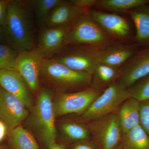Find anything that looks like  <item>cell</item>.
I'll return each mask as SVG.
<instances>
[{
    "label": "cell",
    "instance_id": "36",
    "mask_svg": "<svg viewBox=\"0 0 149 149\" xmlns=\"http://www.w3.org/2000/svg\"><path fill=\"white\" fill-rule=\"evenodd\" d=\"M148 6L149 7V4H148Z\"/></svg>",
    "mask_w": 149,
    "mask_h": 149
},
{
    "label": "cell",
    "instance_id": "35",
    "mask_svg": "<svg viewBox=\"0 0 149 149\" xmlns=\"http://www.w3.org/2000/svg\"><path fill=\"white\" fill-rule=\"evenodd\" d=\"M0 149H5L3 147L0 146Z\"/></svg>",
    "mask_w": 149,
    "mask_h": 149
},
{
    "label": "cell",
    "instance_id": "4",
    "mask_svg": "<svg viewBox=\"0 0 149 149\" xmlns=\"http://www.w3.org/2000/svg\"><path fill=\"white\" fill-rule=\"evenodd\" d=\"M89 14L84 13L70 27L66 39L67 46L100 47L113 41Z\"/></svg>",
    "mask_w": 149,
    "mask_h": 149
},
{
    "label": "cell",
    "instance_id": "14",
    "mask_svg": "<svg viewBox=\"0 0 149 149\" xmlns=\"http://www.w3.org/2000/svg\"><path fill=\"white\" fill-rule=\"evenodd\" d=\"M97 47L100 63L118 68H122L136 52L133 46L113 41Z\"/></svg>",
    "mask_w": 149,
    "mask_h": 149
},
{
    "label": "cell",
    "instance_id": "32",
    "mask_svg": "<svg viewBox=\"0 0 149 149\" xmlns=\"http://www.w3.org/2000/svg\"><path fill=\"white\" fill-rule=\"evenodd\" d=\"M4 42H7L5 33L4 30L2 27L0 26V43H4Z\"/></svg>",
    "mask_w": 149,
    "mask_h": 149
},
{
    "label": "cell",
    "instance_id": "18",
    "mask_svg": "<svg viewBox=\"0 0 149 149\" xmlns=\"http://www.w3.org/2000/svg\"><path fill=\"white\" fill-rule=\"evenodd\" d=\"M140 102L129 98L120 105L117 113L122 133L140 125Z\"/></svg>",
    "mask_w": 149,
    "mask_h": 149
},
{
    "label": "cell",
    "instance_id": "2",
    "mask_svg": "<svg viewBox=\"0 0 149 149\" xmlns=\"http://www.w3.org/2000/svg\"><path fill=\"white\" fill-rule=\"evenodd\" d=\"M40 77L63 91L91 88L92 75L70 69L52 58H45Z\"/></svg>",
    "mask_w": 149,
    "mask_h": 149
},
{
    "label": "cell",
    "instance_id": "3",
    "mask_svg": "<svg viewBox=\"0 0 149 149\" xmlns=\"http://www.w3.org/2000/svg\"><path fill=\"white\" fill-rule=\"evenodd\" d=\"M52 93L48 89H43L38 95L32 113L29 117V122L49 148L56 143L57 133Z\"/></svg>",
    "mask_w": 149,
    "mask_h": 149
},
{
    "label": "cell",
    "instance_id": "30",
    "mask_svg": "<svg viewBox=\"0 0 149 149\" xmlns=\"http://www.w3.org/2000/svg\"><path fill=\"white\" fill-rule=\"evenodd\" d=\"M72 149H99L93 143L85 142V141H80L74 144Z\"/></svg>",
    "mask_w": 149,
    "mask_h": 149
},
{
    "label": "cell",
    "instance_id": "13",
    "mask_svg": "<svg viewBox=\"0 0 149 149\" xmlns=\"http://www.w3.org/2000/svg\"><path fill=\"white\" fill-rule=\"evenodd\" d=\"M88 13L113 39L123 41L129 38L131 33L130 25L123 17L93 9Z\"/></svg>",
    "mask_w": 149,
    "mask_h": 149
},
{
    "label": "cell",
    "instance_id": "15",
    "mask_svg": "<svg viewBox=\"0 0 149 149\" xmlns=\"http://www.w3.org/2000/svg\"><path fill=\"white\" fill-rule=\"evenodd\" d=\"M0 87L18 98L27 108H32L30 89L18 72L13 70H0Z\"/></svg>",
    "mask_w": 149,
    "mask_h": 149
},
{
    "label": "cell",
    "instance_id": "27",
    "mask_svg": "<svg viewBox=\"0 0 149 149\" xmlns=\"http://www.w3.org/2000/svg\"><path fill=\"white\" fill-rule=\"evenodd\" d=\"M140 125L149 136V100L140 102Z\"/></svg>",
    "mask_w": 149,
    "mask_h": 149
},
{
    "label": "cell",
    "instance_id": "22",
    "mask_svg": "<svg viewBox=\"0 0 149 149\" xmlns=\"http://www.w3.org/2000/svg\"><path fill=\"white\" fill-rule=\"evenodd\" d=\"M148 4L149 0H100L95 6L106 10L124 12Z\"/></svg>",
    "mask_w": 149,
    "mask_h": 149
},
{
    "label": "cell",
    "instance_id": "34",
    "mask_svg": "<svg viewBox=\"0 0 149 149\" xmlns=\"http://www.w3.org/2000/svg\"><path fill=\"white\" fill-rule=\"evenodd\" d=\"M114 149H123L122 146L120 143L118 146Z\"/></svg>",
    "mask_w": 149,
    "mask_h": 149
},
{
    "label": "cell",
    "instance_id": "12",
    "mask_svg": "<svg viewBox=\"0 0 149 149\" xmlns=\"http://www.w3.org/2000/svg\"><path fill=\"white\" fill-rule=\"evenodd\" d=\"M71 25L42 27L39 34L38 45L36 47L44 58H51L65 49L67 47V35Z\"/></svg>",
    "mask_w": 149,
    "mask_h": 149
},
{
    "label": "cell",
    "instance_id": "17",
    "mask_svg": "<svg viewBox=\"0 0 149 149\" xmlns=\"http://www.w3.org/2000/svg\"><path fill=\"white\" fill-rule=\"evenodd\" d=\"M136 27L135 40L140 45H149V7L148 4L138 7L127 12Z\"/></svg>",
    "mask_w": 149,
    "mask_h": 149
},
{
    "label": "cell",
    "instance_id": "11",
    "mask_svg": "<svg viewBox=\"0 0 149 149\" xmlns=\"http://www.w3.org/2000/svg\"><path fill=\"white\" fill-rule=\"evenodd\" d=\"M149 74V45L136 52L121 68L117 82L128 88L135 82Z\"/></svg>",
    "mask_w": 149,
    "mask_h": 149
},
{
    "label": "cell",
    "instance_id": "25",
    "mask_svg": "<svg viewBox=\"0 0 149 149\" xmlns=\"http://www.w3.org/2000/svg\"><path fill=\"white\" fill-rule=\"evenodd\" d=\"M19 52L9 45L0 43V70L16 71V59Z\"/></svg>",
    "mask_w": 149,
    "mask_h": 149
},
{
    "label": "cell",
    "instance_id": "31",
    "mask_svg": "<svg viewBox=\"0 0 149 149\" xmlns=\"http://www.w3.org/2000/svg\"><path fill=\"white\" fill-rule=\"evenodd\" d=\"M8 133L7 128L3 123L0 120V142L3 141Z\"/></svg>",
    "mask_w": 149,
    "mask_h": 149
},
{
    "label": "cell",
    "instance_id": "33",
    "mask_svg": "<svg viewBox=\"0 0 149 149\" xmlns=\"http://www.w3.org/2000/svg\"><path fill=\"white\" fill-rule=\"evenodd\" d=\"M49 149H64V148L61 146V145H59L55 143L54 145L52 146L50 148H49Z\"/></svg>",
    "mask_w": 149,
    "mask_h": 149
},
{
    "label": "cell",
    "instance_id": "7",
    "mask_svg": "<svg viewBox=\"0 0 149 149\" xmlns=\"http://www.w3.org/2000/svg\"><path fill=\"white\" fill-rule=\"evenodd\" d=\"M88 128L99 149H114L119 145L122 130L117 113L91 121Z\"/></svg>",
    "mask_w": 149,
    "mask_h": 149
},
{
    "label": "cell",
    "instance_id": "21",
    "mask_svg": "<svg viewBox=\"0 0 149 149\" xmlns=\"http://www.w3.org/2000/svg\"><path fill=\"white\" fill-rule=\"evenodd\" d=\"M10 134V143L14 149H39L32 134L21 125L15 128Z\"/></svg>",
    "mask_w": 149,
    "mask_h": 149
},
{
    "label": "cell",
    "instance_id": "24",
    "mask_svg": "<svg viewBox=\"0 0 149 149\" xmlns=\"http://www.w3.org/2000/svg\"><path fill=\"white\" fill-rule=\"evenodd\" d=\"M61 129L65 136L72 141H86L91 137L88 127L80 123H65L62 125Z\"/></svg>",
    "mask_w": 149,
    "mask_h": 149
},
{
    "label": "cell",
    "instance_id": "8",
    "mask_svg": "<svg viewBox=\"0 0 149 149\" xmlns=\"http://www.w3.org/2000/svg\"><path fill=\"white\" fill-rule=\"evenodd\" d=\"M102 92L89 88L73 93H63L53 102L56 117L83 113Z\"/></svg>",
    "mask_w": 149,
    "mask_h": 149
},
{
    "label": "cell",
    "instance_id": "19",
    "mask_svg": "<svg viewBox=\"0 0 149 149\" xmlns=\"http://www.w3.org/2000/svg\"><path fill=\"white\" fill-rule=\"evenodd\" d=\"M121 72V68L114 67L100 63L92 75L91 88L103 92V90L117 81Z\"/></svg>",
    "mask_w": 149,
    "mask_h": 149
},
{
    "label": "cell",
    "instance_id": "1",
    "mask_svg": "<svg viewBox=\"0 0 149 149\" xmlns=\"http://www.w3.org/2000/svg\"><path fill=\"white\" fill-rule=\"evenodd\" d=\"M7 16L3 29L9 45L18 52L36 47L29 3L17 0L7 1Z\"/></svg>",
    "mask_w": 149,
    "mask_h": 149
},
{
    "label": "cell",
    "instance_id": "6",
    "mask_svg": "<svg viewBox=\"0 0 149 149\" xmlns=\"http://www.w3.org/2000/svg\"><path fill=\"white\" fill-rule=\"evenodd\" d=\"M65 47L52 59L70 69L93 75L100 63L96 47L79 45Z\"/></svg>",
    "mask_w": 149,
    "mask_h": 149
},
{
    "label": "cell",
    "instance_id": "28",
    "mask_svg": "<svg viewBox=\"0 0 149 149\" xmlns=\"http://www.w3.org/2000/svg\"><path fill=\"white\" fill-rule=\"evenodd\" d=\"M77 6L84 11L85 13H89L92 8L95 6L97 0H71Z\"/></svg>",
    "mask_w": 149,
    "mask_h": 149
},
{
    "label": "cell",
    "instance_id": "20",
    "mask_svg": "<svg viewBox=\"0 0 149 149\" xmlns=\"http://www.w3.org/2000/svg\"><path fill=\"white\" fill-rule=\"evenodd\" d=\"M120 143L123 149H149V136L139 125L122 133Z\"/></svg>",
    "mask_w": 149,
    "mask_h": 149
},
{
    "label": "cell",
    "instance_id": "9",
    "mask_svg": "<svg viewBox=\"0 0 149 149\" xmlns=\"http://www.w3.org/2000/svg\"><path fill=\"white\" fill-rule=\"evenodd\" d=\"M44 59L36 47L19 52L17 57L16 71L33 92L37 91L40 88V69Z\"/></svg>",
    "mask_w": 149,
    "mask_h": 149
},
{
    "label": "cell",
    "instance_id": "16",
    "mask_svg": "<svg viewBox=\"0 0 149 149\" xmlns=\"http://www.w3.org/2000/svg\"><path fill=\"white\" fill-rule=\"evenodd\" d=\"M84 13V11L71 1L62 0L49 14L44 27L70 26Z\"/></svg>",
    "mask_w": 149,
    "mask_h": 149
},
{
    "label": "cell",
    "instance_id": "29",
    "mask_svg": "<svg viewBox=\"0 0 149 149\" xmlns=\"http://www.w3.org/2000/svg\"><path fill=\"white\" fill-rule=\"evenodd\" d=\"M7 1L0 0V26H5L7 16Z\"/></svg>",
    "mask_w": 149,
    "mask_h": 149
},
{
    "label": "cell",
    "instance_id": "26",
    "mask_svg": "<svg viewBox=\"0 0 149 149\" xmlns=\"http://www.w3.org/2000/svg\"><path fill=\"white\" fill-rule=\"evenodd\" d=\"M130 97L139 102L149 100V74L127 88Z\"/></svg>",
    "mask_w": 149,
    "mask_h": 149
},
{
    "label": "cell",
    "instance_id": "10",
    "mask_svg": "<svg viewBox=\"0 0 149 149\" xmlns=\"http://www.w3.org/2000/svg\"><path fill=\"white\" fill-rule=\"evenodd\" d=\"M28 116L27 107L23 102L0 87V120L6 126L8 133H10Z\"/></svg>",
    "mask_w": 149,
    "mask_h": 149
},
{
    "label": "cell",
    "instance_id": "23",
    "mask_svg": "<svg viewBox=\"0 0 149 149\" xmlns=\"http://www.w3.org/2000/svg\"><path fill=\"white\" fill-rule=\"evenodd\" d=\"M62 0H34L27 2L33 8L37 24L42 27L45 23L49 14Z\"/></svg>",
    "mask_w": 149,
    "mask_h": 149
},
{
    "label": "cell",
    "instance_id": "5",
    "mask_svg": "<svg viewBox=\"0 0 149 149\" xmlns=\"http://www.w3.org/2000/svg\"><path fill=\"white\" fill-rule=\"evenodd\" d=\"M129 98L128 89L116 81L103 91L82 113V118L91 121L108 115Z\"/></svg>",
    "mask_w": 149,
    "mask_h": 149
}]
</instances>
